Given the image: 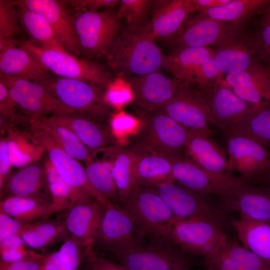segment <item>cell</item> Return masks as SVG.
Segmentation results:
<instances>
[{
	"label": "cell",
	"instance_id": "cell-15",
	"mask_svg": "<svg viewBox=\"0 0 270 270\" xmlns=\"http://www.w3.org/2000/svg\"><path fill=\"white\" fill-rule=\"evenodd\" d=\"M30 132L48 154V160L62 179L72 187L106 205L110 202L91 184L85 168L68 155L44 130L30 120Z\"/></svg>",
	"mask_w": 270,
	"mask_h": 270
},
{
	"label": "cell",
	"instance_id": "cell-29",
	"mask_svg": "<svg viewBox=\"0 0 270 270\" xmlns=\"http://www.w3.org/2000/svg\"><path fill=\"white\" fill-rule=\"evenodd\" d=\"M0 74L37 82L53 76L28 51L18 46L0 50Z\"/></svg>",
	"mask_w": 270,
	"mask_h": 270
},
{
	"label": "cell",
	"instance_id": "cell-3",
	"mask_svg": "<svg viewBox=\"0 0 270 270\" xmlns=\"http://www.w3.org/2000/svg\"><path fill=\"white\" fill-rule=\"evenodd\" d=\"M136 114L140 126L130 145L172 160L186 156L188 130L159 110Z\"/></svg>",
	"mask_w": 270,
	"mask_h": 270
},
{
	"label": "cell",
	"instance_id": "cell-23",
	"mask_svg": "<svg viewBox=\"0 0 270 270\" xmlns=\"http://www.w3.org/2000/svg\"><path fill=\"white\" fill-rule=\"evenodd\" d=\"M47 162L48 160L40 159L10 174L0 191V199L25 197L53 204L48 182Z\"/></svg>",
	"mask_w": 270,
	"mask_h": 270
},
{
	"label": "cell",
	"instance_id": "cell-58",
	"mask_svg": "<svg viewBox=\"0 0 270 270\" xmlns=\"http://www.w3.org/2000/svg\"><path fill=\"white\" fill-rule=\"evenodd\" d=\"M204 270H206L204 269Z\"/></svg>",
	"mask_w": 270,
	"mask_h": 270
},
{
	"label": "cell",
	"instance_id": "cell-5",
	"mask_svg": "<svg viewBox=\"0 0 270 270\" xmlns=\"http://www.w3.org/2000/svg\"><path fill=\"white\" fill-rule=\"evenodd\" d=\"M120 206L130 216L144 238H150L152 242L170 241L171 228L177 220L154 189L136 184Z\"/></svg>",
	"mask_w": 270,
	"mask_h": 270
},
{
	"label": "cell",
	"instance_id": "cell-49",
	"mask_svg": "<svg viewBox=\"0 0 270 270\" xmlns=\"http://www.w3.org/2000/svg\"><path fill=\"white\" fill-rule=\"evenodd\" d=\"M88 259L90 270H130L124 265L96 253L92 249Z\"/></svg>",
	"mask_w": 270,
	"mask_h": 270
},
{
	"label": "cell",
	"instance_id": "cell-9",
	"mask_svg": "<svg viewBox=\"0 0 270 270\" xmlns=\"http://www.w3.org/2000/svg\"><path fill=\"white\" fill-rule=\"evenodd\" d=\"M212 49L215 64L222 74L241 72L257 64L268 65L258 34L248 32L244 26L232 32Z\"/></svg>",
	"mask_w": 270,
	"mask_h": 270
},
{
	"label": "cell",
	"instance_id": "cell-57",
	"mask_svg": "<svg viewBox=\"0 0 270 270\" xmlns=\"http://www.w3.org/2000/svg\"><path fill=\"white\" fill-rule=\"evenodd\" d=\"M261 18V25L266 26L270 25V4L264 10Z\"/></svg>",
	"mask_w": 270,
	"mask_h": 270
},
{
	"label": "cell",
	"instance_id": "cell-41",
	"mask_svg": "<svg viewBox=\"0 0 270 270\" xmlns=\"http://www.w3.org/2000/svg\"><path fill=\"white\" fill-rule=\"evenodd\" d=\"M153 0H120L118 14L128 28L144 30L148 22Z\"/></svg>",
	"mask_w": 270,
	"mask_h": 270
},
{
	"label": "cell",
	"instance_id": "cell-4",
	"mask_svg": "<svg viewBox=\"0 0 270 270\" xmlns=\"http://www.w3.org/2000/svg\"><path fill=\"white\" fill-rule=\"evenodd\" d=\"M38 83L74 112L110 124L112 108L106 98L107 90L81 80L54 75Z\"/></svg>",
	"mask_w": 270,
	"mask_h": 270
},
{
	"label": "cell",
	"instance_id": "cell-47",
	"mask_svg": "<svg viewBox=\"0 0 270 270\" xmlns=\"http://www.w3.org/2000/svg\"><path fill=\"white\" fill-rule=\"evenodd\" d=\"M68 8L72 10L95 12L102 8L118 6L120 0H64Z\"/></svg>",
	"mask_w": 270,
	"mask_h": 270
},
{
	"label": "cell",
	"instance_id": "cell-14",
	"mask_svg": "<svg viewBox=\"0 0 270 270\" xmlns=\"http://www.w3.org/2000/svg\"><path fill=\"white\" fill-rule=\"evenodd\" d=\"M152 188L164 200L177 220L201 218L224 228L226 224L224 208L216 206L208 200L207 196L196 194L174 182Z\"/></svg>",
	"mask_w": 270,
	"mask_h": 270
},
{
	"label": "cell",
	"instance_id": "cell-50",
	"mask_svg": "<svg viewBox=\"0 0 270 270\" xmlns=\"http://www.w3.org/2000/svg\"><path fill=\"white\" fill-rule=\"evenodd\" d=\"M11 162L7 140L0 137V191L10 174Z\"/></svg>",
	"mask_w": 270,
	"mask_h": 270
},
{
	"label": "cell",
	"instance_id": "cell-16",
	"mask_svg": "<svg viewBox=\"0 0 270 270\" xmlns=\"http://www.w3.org/2000/svg\"><path fill=\"white\" fill-rule=\"evenodd\" d=\"M188 130L212 134L210 108L204 90L180 82L176 94L159 109Z\"/></svg>",
	"mask_w": 270,
	"mask_h": 270
},
{
	"label": "cell",
	"instance_id": "cell-48",
	"mask_svg": "<svg viewBox=\"0 0 270 270\" xmlns=\"http://www.w3.org/2000/svg\"><path fill=\"white\" fill-rule=\"evenodd\" d=\"M26 224L0 212V240L13 236H20Z\"/></svg>",
	"mask_w": 270,
	"mask_h": 270
},
{
	"label": "cell",
	"instance_id": "cell-35",
	"mask_svg": "<svg viewBox=\"0 0 270 270\" xmlns=\"http://www.w3.org/2000/svg\"><path fill=\"white\" fill-rule=\"evenodd\" d=\"M32 120L48 132L56 143L72 158L86 164L96 155L97 153L86 148L68 128L52 116Z\"/></svg>",
	"mask_w": 270,
	"mask_h": 270
},
{
	"label": "cell",
	"instance_id": "cell-20",
	"mask_svg": "<svg viewBox=\"0 0 270 270\" xmlns=\"http://www.w3.org/2000/svg\"><path fill=\"white\" fill-rule=\"evenodd\" d=\"M204 90L210 108V123L225 134L259 109L236 95L224 80Z\"/></svg>",
	"mask_w": 270,
	"mask_h": 270
},
{
	"label": "cell",
	"instance_id": "cell-17",
	"mask_svg": "<svg viewBox=\"0 0 270 270\" xmlns=\"http://www.w3.org/2000/svg\"><path fill=\"white\" fill-rule=\"evenodd\" d=\"M226 138L229 172H238L246 183L254 184L268 168L270 152L248 138L232 135Z\"/></svg>",
	"mask_w": 270,
	"mask_h": 270
},
{
	"label": "cell",
	"instance_id": "cell-55",
	"mask_svg": "<svg viewBox=\"0 0 270 270\" xmlns=\"http://www.w3.org/2000/svg\"><path fill=\"white\" fill-rule=\"evenodd\" d=\"M258 34L262 40L266 61L270 66V25L262 26Z\"/></svg>",
	"mask_w": 270,
	"mask_h": 270
},
{
	"label": "cell",
	"instance_id": "cell-19",
	"mask_svg": "<svg viewBox=\"0 0 270 270\" xmlns=\"http://www.w3.org/2000/svg\"><path fill=\"white\" fill-rule=\"evenodd\" d=\"M241 26L198 14L189 17L178 34L166 43L174 50L214 46Z\"/></svg>",
	"mask_w": 270,
	"mask_h": 270
},
{
	"label": "cell",
	"instance_id": "cell-6",
	"mask_svg": "<svg viewBox=\"0 0 270 270\" xmlns=\"http://www.w3.org/2000/svg\"><path fill=\"white\" fill-rule=\"evenodd\" d=\"M19 46L28 51L53 75L81 80L106 90L116 79L106 64L78 57L67 52L44 48L28 40Z\"/></svg>",
	"mask_w": 270,
	"mask_h": 270
},
{
	"label": "cell",
	"instance_id": "cell-38",
	"mask_svg": "<svg viewBox=\"0 0 270 270\" xmlns=\"http://www.w3.org/2000/svg\"><path fill=\"white\" fill-rule=\"evenodd\" d=\"M225 134L248 138L270 148V108L256 110Z\"/></svg>",
	"mask_w": 270,
	"mask_h": 270
},
{
	"label": "cell",
	"instance_id": "cell-52",
	"mask_svg": "<svg viewBox=\"0 0 270 270\" xmlns=\"http://www.w3.org/2000/svg\"><path fill=\"white\" fill-rule=\"evenodd\" d=\"M42 258L40 260H24L12 262L0 261V270H42Z\"/></svg>",
	"mask_w": 270,
	"mask_h": 270
},
{
	"label": "cell",
	"instance_id": "cell-36",
	"mask_svg": "<svg viewBox=\"0 0 270 270\" xmlns=\"http://www.w3.org/2000/svg\"><path fill=\"white\" fill-rule=\"evenodd\" d=\"M15 3L21 25L30 42L44 48L66 52L42 16L18 4L16 1Z\"/></svg>",
	"mask_w": 270,
	"mask_h": 270
},
{
	"label": "cell",
	"instance_id": "cell-27",
	"mask_svg": "<svg viewBox=\"0 0 270 270\" xmlns=\"http://www.w3.org/2000/svg\"><path fill=\"white\" fill-rule=\"evenodd\" d=\"M52 117L68 128L86 148L97 154L108 148L120 145L110 124L77 114Z\"/></svg>",
	"mask_w": 270,
	"mask_h": 270
},
{
	"label": "cell",
	"instance_id": "cell-28",
	"mask_svg": "<svg viewBox=\"0 0 270 270\" xmlns=\"http://www.w3.org/2000/svg\"><path fill=\"white\" fill-rule=\"evenodd\" d=\"M213 134L188 130L186 157L203 168L216 174L231 173L224 150L212 138Z\"/></svg>",
	"mask_w": 270,
	"mask_h": 270
},
{
	"label": "cell",
	"instance_id": "cell-37",
	"mask_svg": "<svg viewBox=\"0 0 270 270\" xmlns=\"http://www.w3.org/2000/svg\"><path fill=\"white\" fill-rule=\"evenodd\" d=\"M270 4L268 0H231L224 6L212 8L200 14L244 26L246 20L260 12H263Z\"/></svg>",
	"mask_w": 270,
	"mask_h": 270
},
{
	"label": "cell",
	"instance_id": "cell-25",
	"mask_svg": "<svg viewBox=\"0 0 270 270\" xmlns=\"http://www.w3.org/2000/svg\"><path fill=\"white\" fill-rule=\"evenodd\" d=\"M105 205L91 197L63 211L66 230L80 244L91 246L99 228Z\"/></svg>",
	"mask_w": 270,
	"mask_h": 270
},
{
	"label": "cell",
	"instance_id": "cell-46",
	"mask_svg": "<svg viewBox=\"0 0 270 270\" xmlns=\"http://www.w3.org/2000/svg\"><path fill=\"white\" fill-rule=\"evenodd\" d=\"M22 114L18 109L8 88L0 80V120L2 132L13 126L20 120Z\"/></svg>",
	"mask_w": 270,
	"mask_h": 270
},
{
	"label": "cell",
	"instance_id": "cell-11",
	"mask_svg": "<svg viewBox=\"0 0 270 270\" xmlns=\"http://www.w3.org/2000/svg\"><path fill=\"white\" fill-rule=\"evenodd\" d=\"M174 182L198 194L220 197L232 192L246 183L232 173L216 174L200 167L184 156L172 160Z\"/></svg>",
	"mask_w": 270,
	"mask_h": 270
},
{
	"label": "cell",
	"instance_id": "cell-22",
	"mask_svg": "<svg viewBox=\"0 0 270 270\" xmlns=\"http://www.w3.org/2000/svg\"><path fill=\"white\" fill-rule=\"evenodd\" d=\"M18 4L42 16L68 54L82 58L80 46L64 0H15Z\"/></svg>",
	"mask_w": 270,
	"mask_h": 270
},
{
	"label": "cell",
	"instance_id": "cell-31",
	"mask_svg": "<svg viewBox=\"0 0 270 270\" xmlns=\"http://www.w3.org/2000/svg\"><path fill=\"white\" fill-rule=\"evenodd\" d=\"M33 250L44 251L56 244L63 242L70 236L66 227L64 213L26 224L19 236Z\"/></svg>",
	"mask_w": 270,
	"mask_h": 270
},
{
	"label": "cell",
	"instance_id": "cell-18",
	"mask_svg": "<svg viewBox=\"0 0 270 270\" xmlns=\"http://www.w3.org/2000/svg\"><path fill=\"white\" fill-rule=\"evenodd\" d=\"M123 80L131 90L136 114L159 109L176 94L180 86V82L160 70Z\"/></svg>",
	"mask_w": 270,
	"mask_h": 270
},
{
	"label": "cell",
	"instance_id": "cell-1",
	"mask_svg": "<svg viewBox=\"0 0 270 270\" xmlns=\"http://www.w3.org/2000/svg\"><path fill=\"white\" fill-rule=\"evenodd\" d=\"M164 55L144 30L124 26L106 64L116 78L124 80L160 70Z\"/></svg>",
	"mask_w": 270,
	"mask_h": 270
},
{
	"label": "cell",
	"instance_id": "cell-42",
	"mask_svg": "<svg viewBox=\"0 0 270 270\" xmlns=\"http://www.w3.org/2000/svg\"><path fill=\"white\" fill-rule=\"evenodd\" d=\"M14 0H0V40H28Z\"/></svg>",
	"mask_w": 270,
	"mask_h": 270
},
{
	"label": "cell",
	"instance_id": "cell-40",
	"mask_svg": "<svg viewBox=\"0 0 270 270\" xmlns=\"http://www.w3.org/2000/svg\"><path fill=\"white\" fill-rule=\"evenodd\" d=\"M47 173L53 204L66 210L79 201L90 197L65 182L48 159Z\"/></svg>",
	"mask_w": 270,
	"mask_h": 270
},
{
	"label": "cell",
	"instance_id": "cell-53",
	"mask_svg": "<svg viewBox=\"0 0 270 270\" xmlns=\"http://www.w3.org/2000/svg\"><path fill=\"white\" fill-rule=\"evenodd\" d=\"M42 270H66L60 262L58 250L44 254Z\"/></svg>",
	"mask_w": 270,
	"mask_h": 270
},
{
	"label": "cell",
	"instance_id": "cell-26",
	"mask_svg": "<svg viewBox=\"0 0 270 270\" xmlns=\"http://www.w3.org/2000/svg\"><path fill=\"white\" fill-rule=\"evenodd\" d=\"M220 198L225 209L238 212L251 220L270 222V187L246 184Z\"/></svg>",
	"mask_w": 270,
	"mask_h": 270
},
{
	"label": "cell",
	"instance_id": "cell-54",
	"mask_svg": "<svg viewBox=\"0 0 270 270\" xmlns=\"http://www.w3.org/2000/svg\"><path fill=\"white\" fill-rule=\"evenodd\" d=\"M230 1L231 0H192L196 12L200 14L212 8L224 6Z\"/></svg>",
	"mask_w": 270,
	"mask_h": 270
},
{
	"label": "cell",
	"instance_id": "cell-7",
	"mask_svg": "<svg viewBox=\"0 0 270 270\" xmlns=\"http://www.w3.org/2000/svg\"><path fill=\"white\" fill-rule=\"evenodd\" d=\"M178 82L207 90L224 80L210 46L174 50L164 55L162 68Z\"/></svg>",
	"mask_w": 270,
	"mask_h": 270
},
{
	"label": "cell",
	"instance_id": "cell-30",
	"mask_svg": "<svg viewBox=\"0 0 270 270\" xmlns=\"http://www.w3.org/2000/svg\"><path fill=\"white\" fill-rule=\"evenodd\" d=\"M136 148L138 154L134 169L136 184L153 188L164 184L174 182L172 160Z\"/></svg>",
	"mask_w": 270,
	"mask_h": 270
},
{
	"label": "cell",
	"instance_id": "cell-51",
	"mask_svg": "<svg viewBox=\"0 0 270 270\" xmlns=\"http://www.w3.org/2000/svg\"><path fill=\"white\" fill-rule=\"evenodd\" d=\"M6 138L9 148L12 166L21 168L36 162L32 156L23 152L14 140L8 137Z\"/></svg>",
	"mask_w": 270,
	"mask_h": 270
},
{
	"label": "cell",
	"instance_id": "cell-21",
	"mask_svg": "<svg viewBox=\"0 0 270 270\" xmlns=\"http://www.w3.org/2000/svg\"><path fill=\"white\" fill-rule=\"evenodd\" d=\"M194 12L192 0H153L144 31L156 42L166 43L178 34L190 14Z\"/></svg>",
	"mask_w": 270,
	"mask_h": 270
},
{
	"label": "cell",
	"instance_id": "cell-12",
	"mask_svg": "<svg viewBox=\"0 0 270 270\" xmlns=\"http://www.w3.org/2000/svg\"><path fill=\"white\" fill-rule=\"evenodd\" d=\"M143 238L128 214L120 206L109 202L104 206L91 248L109 256L116 250L142 242Z\"/></svg>",
	"mask_w": 270,
	"mask_h": 270
},
{
	"label": "cell",
	"instance_id": "cell-33",
	"mask_svg": "<svg viewBox=\"0 0 270 270\" xmlns=\"http://www.w3.org/2000/svg\"><path fill=\"white\" fill-rule=\"evenodd\" d=\"M54 204L36 198L10 196L0 199V211L30 224L64 211Z\"/></svg>",
	"mask_w": 270,
	"mask_h": 270
},
{
	"label": "cell",
	"instance_id": "cell-32",
	"mask_svg": "<svg viewBox=\"0 0 270 270\" xmlns=\"http://www.w3.org/2000/svg\"><path fill=\"white\" fill-rule=\"evenodd\" d=\"M232 225L242 246L270 264V222L254 221L240 215Z\"/></svg>",
	"mask_w": 270,
	"mask_h": 270
},
{
	"label": "cell",
	"instance_id": "cell-8",
	"mask_svg": "<svg viewBox=\"0 0 270 270\" xmlns=\"http://www.w3.org/2000/svg\"><path fill=\"white\" fill-rule=\"evenodd\" d=\"M130 270H191L190 254L173 242H143L109 255Z\"/></svg>",
	"mask_w": 270,
	"mask_h": 270
},
{
	"label": "cell",
	"instance_id": "cell-10",
	"mask_svg": "<svg viewBox=\"0 0 270 270\" xmlns=\"http://www.w3.org/2000/svg\"><path fill=\"white\" fill-rule=\"evenodd\" d=\"M18 110L31 120L76 114L50 94L40 84L0 74Z\"/></svg>",
	"mask_w": 270,
	"mask_h": 270
},
{
	"label": "cell",
	"instance_id": "cell-56",
	"mask_svg": "<svg viewBox=\"0 0 270 270\" xmlns=\"http://www.w3.org/2000/svg\"><path fill=\"white\" fill-rule=\"evenodd\" d=\"M253 184L263 185L270 187V163L266 172Z\"/></svg>",
	"mask_w": 270,
	"mask_h": 270
},
{
	"label": "cell",
	"instance_id": "cell-2",
	"mask_svg": "<svg viewBox=\"0 0 270 270\" xmlns=\"http://www.w3.org/2000/svg\"><path fill=\"white\" fill-rule=\"evenodd\" d=\"M68 10L80 44L82 58L106 64L124 27L118 6L95 12Z\"/></svg>",
	"mask_w": 270,
	"mask_h": 270
},
{
	"label": "cell",
	"instance_id": "cell-13",
	"mask_svg": "<svg viewBox=\"0 0 270 270\" xmlns=\"http://www.w3.org/2000/svg\"><path fill=\"white\" fill-rule=\"evenodd\" d=\"M169 240L190 255L206 256L228 240L218 224L201 218L176 220L172 225Z\"/></svg>",
	"mask_w": 270,
	"mask_h": 270
},
{
	"label": "cell",
	"instance_id": "cell-45",
	"mask_svg": "<svg viewBox=\"0 0 270 270\" xmlns=\"http://www.w3.org/2000/svg\"><path fill=\"white\" fill-rule=\"evenodd\" d=\"M91 248V246L80 244L70 236L62 242L58 252L66 270H78L82 260L88 257Z\"/></svg>",
	"mask_w": 270,
	"mask_h": 270
},
{
	"label": "cell",
	"instance_id": "cell-34",
	"mask_svg": "<svg viewBox=\"0 0 270 270\" xmlns=\"http://www.w3.org/2000/svg\"><path fill=\"white\" fill-rule=\"evenodd\" d=\"M110 152L112 158V176L120 206L128 197L136 185L134 169L138 150L130 144L125 148L119 145L110 148Z\"/></svg>",
	"mask_w": 270,
	"mask_h": 270
},
{
	"label": "cell",
	"instance_id": "cell-39",
	"mask_svg": "<svg viewBox=\"0 0 270 270\" xmlns=\"http://www.w3.org/2000/svg\"><path fill=\"white\" fill-rule=\"evenodd\" d=\"M106 151L110 159L95 160L86 164L85 170L92 186L110 202L120 206L116 187L112 176V158L110 148Z\"/></svg>",
	"mask_w": 270,
	"mask_h": 270
},
{
	"label": "cell",
	"instance_id": "cell-43",
	"mask_svg": "<svg viewBox=\"0 0 270 270\" xmlns=\"http://www.w3.org/2000/svg\"><path fill=\"white\" fill-rule=\"evenodd\" d=\"M223 247L236 270H270V264L236 241L228 240Z\"/></svg>",
	"mask_w": 270,
	"mask_h": 270
},
{
	"label": "cell",
	"instance_id": "cell-44",
	"mask_svg": "<svg viewBox=\"0 0 270 270\" xmlns=\"http://www.w3.org/2000/svg\"><path fill=\"white\" fill-rule=\"evenodd\" d=\"M44 254L35 252L26 246L19 236L0 240V261L12 262L24 260H40Z\"/></svg>",
	"mask_w": 270,
	"mask_h": 270
},
{
	"label": "cell",
	"instance_id": "cell-24",
	"mask_svg": "<svg viewBox=\"0 0 270 270\" xmlns=\"http://www.w3.org/2000/svg\"><path fill=\"white\" fill-rule=\"evenodd\" d=\"M224 81L236 95L256 108H270V66L266 64L226 75Z\"/></svg>",
	"mask_w": 270,
	"mask_h": 270
}]
</instances>
